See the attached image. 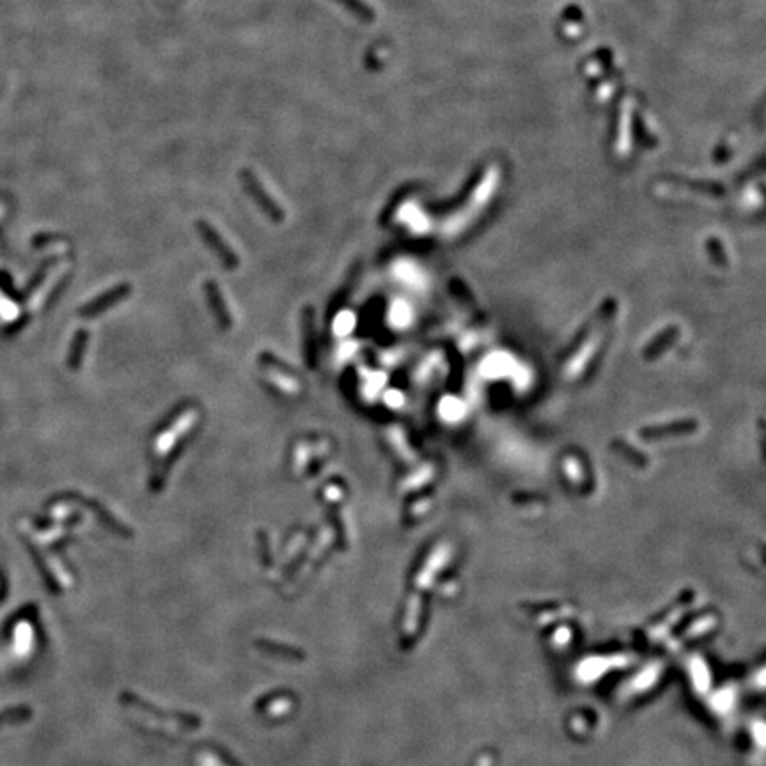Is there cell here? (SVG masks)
I'll list each match as a JSON object with an SVG mask.
<instances>
[{
  "label": "cell",
  "instance_id": "obj_2",
  "mask_svg": "<svg viewBox=\"0 0 766 766\" xmlns=\"http://www.w3.org/2000/svg\"><path fill=\"white\" fill-rule=\"evenodd\" d=\"M208 295H209V302H211L213 309H215L216 312V318H218V321L228 328V326L231 325V318H229V311H225L224 300H222L221 291L216 289L215 282H209L208 284Z\"/></svg>",
  "mask_w": 766,
  "mask_h": 766
},
{
  "label": "cell",
  "instance_id": "obj_1",
  "mask_svg": "<svg viewBox=\"0 0 766 766\" xmlns=\"http://www.w3.org/2000/svg\"><path fill=\"white\" fill-rule=\"evenodd\" d=\"M204 235H206V239L209 242V245L215 249L216 254L221 256V259L225 263V265H229V266L238 265V258L235 256V252H232L229 247H225L224 243H222V239L218 238V236H216L215 232L211 231V229H204Z\"/></svg>",
  "mask_w": 766,
  "mask_h": 766
},
{
  "label": "cell",
  "instance_id": "obj_3",
  "mask_svg": "<svg viewBox=\"0 0 766 766\" xmlns=\"http://www.w3.org/2000/svg\"><path fill=\"white\" fill-rule=\"evenodd\" d=\"M126 291H130V288H119V289H114V291H111V293H109V295L103 296V298L99 300V302H96V304H92L91 307H89V311H92V312L102 311V309H105L106 305L114 304L116 300H119V296L125 295Z\"/></svg>",
  "mask_w": 766,
  "mask_h": 766
}]
</instances>
